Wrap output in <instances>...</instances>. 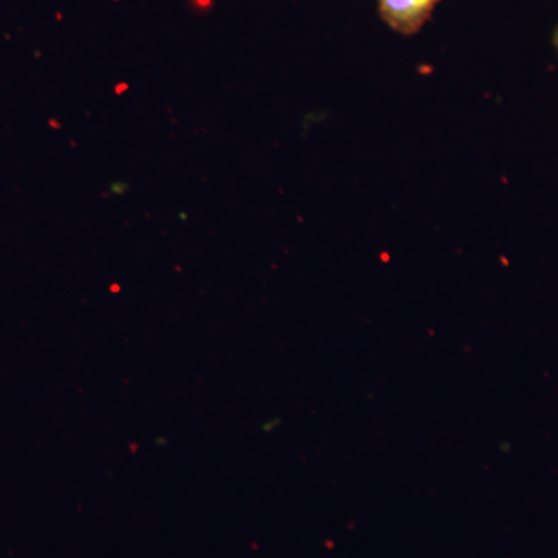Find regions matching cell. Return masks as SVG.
I'll list each match as a JSON object with an SVG mask.
<instances>
[{
  "label": "cell",
  "instance_id": "cell-1",
  "mask_svg": "<svg viewBox=\"0 0 558 558\" xmlns=\"http://www.w3.org/2000/svg\"><path fill=\"white\" fill-rule=\"evenodd\" d=\"M381 20L392 31L413 36L427 24L440 0H377Z\"/></svg>",
  "mask_w": 558,
  "mask_h": 558
},
{
  "label": "cell",
  "instance_id": "cell-2",
  "mask_svg": "<svg viewBox=\"0 0 558 558\" xmlns=\"http://www.w3.org/2000/svg\"><path fill=\"white\" fill-rule=\"evenodd\" d=\"M553 44H554V49H556L557 57H558V24H557L556 31H554Z\"/></svg>",
  "mask_w": 558,
  "mask_h": 558
}]
</instances>
